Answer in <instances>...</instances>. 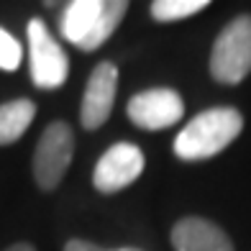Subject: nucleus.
I'll return each instance as SVG.
<instances>
[{
    "instance_id": "0eeeda50",
    "label": "nucleus",
    "mask_w": 251,
    "mask_h": 251,
    "mask_svg": "<svg viewBox=\"0 0 251 251\" xmlns=\"http://www.w3.org/2000/svg\"><path fill=\"white\" fill-rule=\"evenodd\" d=\"M116 90H118V70L113 62H100L93 75L87 77L82 105H79V123L87 131L100 128L110 118L113 102H116Z\"/></svg>"
},
{
    "instance_id": "dca6fc26",
    "label": "nucleus",
    "mask_w": 251,
    "mask_h": 251,
    "mask_svg": "<svg viewBox=\"0 0 251 251\" xmlns=\"http://www.w3.org/2000/svg\"><path fill=\"white\" fill-rule=\"evenodd\" d=\"M118 251H141V249H118Z\"/></svg>"
},
{
    "instance_id": "6e6552de",
    "label": "nucleus",
    "mask_w": 251,
    "mask_h": 251,
    "mask_svg": "<svg viewBox=\"0 0 251 251\" xmlns=\"http://www.w3.org/2000/svg\"><path fill=\"white\" fill-rule=\"evenodd\" d=\"M172 246L175 251H233V244L223 228L198 215H187L175 223Z\"/></svg>"
},
{
    "instance_id": "7ed1b4c3",
    "label": "nucleus",
    "mask_w": 251,
    "mask_h": 251,
    "mask_svg": "<svg viewBox=\"0 0 251 251\" xmlns=\"http://www.w3.org/2000/svg\"><path fill=\"white\" fill-rule=\"evenodd\" d=\"M75 156V133L67 121H54L44 128L33 151V179L39 190L51 192L59 187Z\"/></svg>"
},
{
    "instance_id": "ddd939ff",
    "label": "nucleus",
    "mask_w": 251,
    "mask_h": 251,
    "mask_svg": "<svg viewBox=\"0 0 251 251\" xmlns=\"http://www.w3.org/2000/svg\"><path fill=\"white\" fill-rule=\"evenodd\" d=\"M24 62V47L10 31L0 26V70L3 72H16Z\"/></svg>"
},
{
    "instance_id": "423d86ee",
    "label": "nucleus",
    "mask_w": 251,
    "mask_h": 251,
    "mask_svg": "<svg viewBox=\"0 0 251 251\" xmlns=\"http://www.w3.org/2000/svg\"><path fill=\"white\" fill-rule=\"evenodd\" d=\"M128 121L141 131H164L175 126L182 113H185V102H182L177 90L169 87H154L144 90V93L133 95L126 105Z\"/></svg>"
},
{
    "instance_id": "9b49d317",
    "label": "nucleus",
    "mask_w": 251,
    "mask_h": 251,
    "mask_svg": "<svg viewBox=\"0 0 251 251\" xmlns=\"http://www.w3.org/2000/svg\"><path fill=\"white\" fill-rule=\"evenodd\" d=\"M126 10H128V3H126V0H102V10H100V16L95 21V26L90 28L87 39L79 44L77 49L79 51H95V49H100L102 44L113 36V31L121 26Z\"/></svg>"
},
{
    "instance_id": "2eb2a0df",
    "label": "nucleus",
    "mask_w": 251,
    "mask_h": 251,
    "mask_svg": "<svg viewBox=\"0 0 251 251\" xmlns=\"http://www.w3.org/2000/svg\"><path fill=\"white\" fill-rule=\"evenodd\" d=\"M5 251H36L31 244H26V241H21V244H13L10 249H5Z\"/></svg>"
},
{
    "instance_id": "4468645a",
    "label": "nucleus",
    "mask_w": 251,
    "mask_h": 251,
    "mask_svg": "<svg viewBox=\"0 0 251 251\" xmlns=\"http://www.w3.org/2000/svg\"><path fill=\"white\" fill-rule=\"evenodd\" d=\"M64 251H110V249H102L93 241H85V238H72V241L64 244Z\"/></svg>"
},
{
    "instance_id": "20e7f679",
    "label": "nucleus",
    "mask_w": 251,
    "mask_h": 251,
    "mask_svg": "<svg viewBox=\"0 0 251 251\" xmlns=\"http://www.w3.org/2000/svg\"><path fill=\"white\" fill-rule=\"evenodd\" d=\"M28 70L31 82L39 90H56L67 82L70 75V59L59 41L51 36L49 26L41 18L28 21Z\"/></svg>"
},
{
    "instance_id": "f257e3e1",
    "label": "nucleus",
    "mask_w": 251,
    "mask_h": 251,
    "mask_svg": "<svg viewBox=\"0 0 251 251\" xmlns=\"http://www.w3.org/2000/svg\"><path fill=\"white\" fill-rule=\"evenodd\" d=\"M244 131V116L236 108H208L198 113L175 139V154L185 162H200L221 154Z\"/></svg>"
},
{
    "instance_id": "39448f33",
    "label": "nucleus",
    "mask_w": 251,
    "mask_h": 251,
    "mask_svg": "<svg viewBox=\"0 0 251 251\" xmlns=\"http://www.w3.org/2000/svg\"><path fill=\"white\" fill-rule=\"evenodd\" d=\"M144 167H146V159L139 146L128 141H118L98 159L93 172V187L102 195L121 192L141 177Z\"/></svg>"
},
{
    "instance_id": "9d476101",
    "label": "nucleus",
    "mask_w": 251,
    "mask_h": 251,
    "mask_svg": "<svg viewBox=\"0 0 251 251\" xmlns=\"http://www.w3.org/2000/svg\"><path fill=\"white\" fill-rule=\"evenodd\" d=\"M36 118V105L28 98H16L0 105V146L16 144Z\"/></svg>"
},
{
    "instance_id": "f8f14e48",
    "label": "nucleus",
    "mask_w": 251,
    "mask_h": 251,
    "mask_svg": "<svg viewBox=\"0 0 251 251\" xmlns=\"http://www.w3.org/2000/svg\"><path fill=\"white\" fill-rule=\"evenodd\" d=\"M208 5H210L208 0H154L151 18L162 21V24H172V21H182V18L200 13Z\"/></svg>"
},
{
    "instance_id": "f03ea898",
    "label": "nucleus",
    "mask_w": 251,
    "mask_h": 251,
    "mask_svg": "<svg viewBox=\"0 0 251 251\" xmlns=\"http://www.w3.org/2000/svg\"><path fill=\"white\" fill-rule=\"evenodd\" d=\"M251 72V16H236L226 24L210 51V75L221 85H238Z\"/></svg>"
},
{
    "instance_id": "1a4fd4ad",
    "label": "nucleus",
    "mask_w": 251,
    "mask_h": 251,
    "mask_svg": "<svg viewBox=\"0 0 251 251\" xmlns=\"http://www.w3.org/2000/svg\"><path fill=\"white\" fill-rule=\"evenodd\" d=\"M100 10H102V0H72V3H67L59 21L62 36L75 47H79L87 39L90 28L95 26Z\"/></svg>"
}]
</instances>
